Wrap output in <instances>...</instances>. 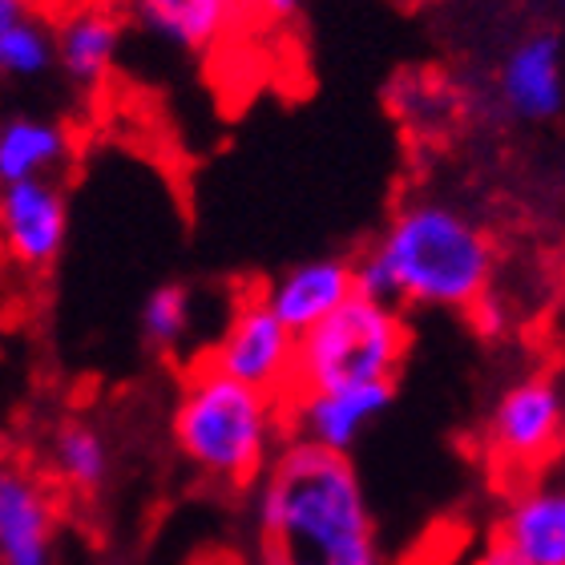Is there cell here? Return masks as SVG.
<instances>
[{
	"instance_id": "cell-17",
	"label": "cell",
	"mask_w": 565,
	"mask_h": 565,
	"mask_svg": "<svg viewBox=\"0 0 565 565\" xmlns=\"http://www.w3.org/2000/svg\"><path fill=\"white\" fill-rule=\"evenodd\" d=\"M53 73V29L33 0H0V85L41 82Z\"/></svg>"
},
{
	"instance_id": "cell-12",
	"label": "cell",
	"mask_w": 565,
	"mask_h": 565,
	"mask_svg": "<svg viewBox=\"0 0 565 565\" xmlns=\"http://www.w3.org/2000/svg\"><path fill=\"white\" fill-rule=\"evenodd\" d=\"M259 299L291 335H303L319 319H328L335 307L352 299V259L316 255V259L295 263L263 287Z\"/></svg>"
},
{
	"instance_id": "cell-9",
	"label": "cell",
	"mask_w": 565,
	"mask_h": 565,
	"mask_svg": "<svg viewBox=\"0 0 565 565\" xmlns=\"http://www.w3.org/2000/svg\"><path fill=\"white\" fill-rule=\"evenodd\" d=\"M497 102L505 109V118L521 121V126H545V121L562 118L565 61L557 29L521 36L518 45L509 49L497 70Z\"/></svg>"
},
{
	"instance_id": "cell-16",
	"label": "cell",
	"mask_w": 565,
	"mask_h": 565,
	"mask_svg": "<svg viewBox=\"0 0 565 565\" xmlns=\"http://www.w3.org/2000/svg\"><path fill=\"white\" fill-rule=\"evenodd\" d=\"M49 469L73 493L97 497L114 481V445L94 420H65L49 436Z\"/></svg>"
},
{
	"instance_id": "cell-21",
	"label": "cell",
	"mask_w": 565,
	"mask_h": 565,
	"mask_svg": "<svg viewBox=\"0 0 565 565\" xmlns=\"http://www.w3.org/2000/svg\"><path fill=\"white\" fill-rule=\"evenodd\" d=\"M307 4H311V0H247V9H255L263 21H271V24L299 21L307 12Z\"/></svg>"
},
{
	"instance_id": "cell-7",
	"label": "cell",
	"mask_w": 565,
	"mask_h": 565,
	"mask_svg": "<svg viewBox=\"0 0 565 565\" xmlns=\"http://www.w3.org/2000/svg\"><path fill=\"white\" fill-rule=\"evenodd\" d=\"M70 243V194L61 178L0 186V250L29 275L49 271Z\"/></svg>"
},
{
	"instance_id": "cell-15",
	"label": "cell",
	"mask_w": 565,
	"mask_h": 565,
	"mask_svg": "<svg viewBox=\"0 0 565 565\" xmlns=\"http://www.w3.org/2000/svg\"><path fill=\"white\" fill-rule=\"evenodd\" d=\"M77 158L70 121L49 114H4L0 118V186L61 178Z\"/></svg>"
},
{
	"instance_id": "cell-6",
	"label": "cell",
	"mask_w": 565,
	"mask_h": 565,
	"mask_svg": "<svg viewBox=\"0 0 565 565\" xmlns=\"http://www.w3.org/2000/svg\"><path fill=\"white\" fill-rule=\"evenodd\" d=\"M291 355L295 335L267 311V303L255 295H243L226 316L218 340L206 348L202 364L231 376L235 384H247L267 396H287L291 388Z\"/></svg>"
},
{
	"instance_id": "cell-11",
	"label": "cell",
	"mask_w": 565,
	"mask_h": 565,
	"mask_svg": "<svg viewBox=\"0 0 565 565\" xmlns=\"http://www.w3.org/2000/svg\"><path fill=\"white\" fill-rule=\"evenodd\" d=\"M121 41H126V24L106 4H82V9L65 12L53 29V70L82 89L97 94L118 70Z\"/></svg>"
},
{
	"instance_id": "cell-18",
	"label": "cell",
	"mask_w": 565,
	"mask_h": 565,
	"mask_svg": "<svg viewBox=\"0 0 565 565\" xmlns=\"http://www.w3.org/2000/svg\"><path fill=\"white\" fill-rule=\"evenodd\" d=\"M199 299L186 282H158L138 307V335L153 355H174L194 335Z\"/></svg>"
},
{
	"instance_id": "cell-4",
	"label": "cell",
	"mask_w": 565,
	"mask_h": 565,
	"mask_svg": "<svg viewBox=\"0 0 565 565\" xmlns=\"http://www.w3.org/2000/svg\"><path fill=\"white\" fill-rule=\"evenodd\" d=\"M408 343L413 335L401 307L367 303L352 295L311 331L295 335L287 396L352 388V384H396Z\"/></svg>"
},
{
	"instance_id": "cell-14",
	"label": "cell",
	"mask_w": 565,
	"mask_h": 565,
	"mask_svg": "<svg viewBox=\"0 0 565 565\" xmlns=\"http://www.w3.org/2000/svg\"><path fill=\"white\" fill-rule=\"evenodd\" d=\"M497 542L525 565H565V489L562 481L521 484L497 521Z\"/></svg>"
},
{
	"instance_id": "cell-22",
	"label": "cell",
	"mask_w": 565,
	"mask_h": 565,
	"mask_svg": "<svg viewBox=\"0 0 565 565\" xmlns=\"http://www.w3.org/2000/svg\"><path fill=\"white\" fill-rule=\"evenodd\" d=\"M472 565H525V562H518V557L509 554L505 545H501V542L493 537L489 545H481V554L472 557Z\"/></svg>"
},
{
	"instance_id": "cell-5",
	"label": "cell",
	"mask_w": 565,
	"mask_h": 565,
	"mask_svg": "<svg viewBox=\"0 0 565 565\" xmlns=\"http://www.w3.org/2000/svg\"><path fill=\"white\" fill-rule=\"evenodd\" d=\"M565 388L557 372H525L484 416V452L509 472H537L562 452Z\"/></svg>"
},
{
	"instance_id": "cell-20",
	"label": "cell",
	"mask_w": 565,
	"mask_h": 565,
	"mask_svg": "<svg viewBox=\"0 0 565 565\" xmlns=\"http://www.w3.org/2000/svg\"><path fill=\"white\" fill-rule=\"evenodd\" d=\"M469 316L477 319V331H481V335H505V328H509V311L501 303H497L493 291L484 295V299L477 307H472Z\"/></svg>"
},
{
	"instance_id": "cell-13",
	"label": "cell",
	"mask_w": 565,
	"mask_h": 565,
	"mask_svg": "<svg viewBox=\"0 0 565 565\" xmlns=\"http://www.w3.org/2000/svg\"><path fill=\"white\" fill-rule=\"evenodd\" d=\"M247 0H130V17L158 45L202 57L243 21Z\"/></svg>"
},
{
	"instance_id": "cell-19",
	"label": "cell",
	"mask_w": 565,
	"mask_h": 565,
	"mask_svg": "<svg viewBox=\"0 0 565 565\" xmlns=\"http://www.w3.org/2000/svg\"><path fill=\"white\" fill-rule=\"evenodd\" d=\"M388 106L404 121H413V130H433L452 114V89L433 73H401L388 85Z\"/></svg>"
},
{
	"instance_id": "cell-23",
	"label": "cell",
	"mask_w": 565,
	"mask_h": 565,
	"mask_svg": "<svg viewBox=\"0 0 565 565\" xmlns=\"http://www.w3.org/2000/svg\"><path fill=\"white\" fill-rule=\"evenodd\" d=\"M259 565H275V562H271V557H267V554H263V557H259Z\"/></svg>"
},
{
	"instance_id": "cell-8",
	"label": "cell",
	"mask_w": 565,
	"mask_h": 565,
	"mask_svg": "<svg viewBox=\"0 0 565 565\" xmlns=\"http://www.w3.org/2000/svg\"><path fill=\"white\" fill-rule=\"evenodd\" d=\"M392 401H396V384L291 392V396H282V428L291 433V440H307L316 448L352 457V448L388 413Z\"/></svg>"
},
{
	"instance_id": "cell-10",
	"label": "cell",
	"mask_w": 565,
	"mask_h": 565,
	"mask_svg": "<svg viewBox=\"0 0 565 565\" xmlns=\"http://www.w3.org/2000/svg\"><path fill=\"white\" fill-rule=\"evenodd\" d=\"M0 565H57V501L17 465H0Z\"/></svg>"
},
{
	"instance_id": "cell-3",
	"label": "cell",
	"mask_w": 565,
	"mask_h": 565,
	"mask_svg": "<svg viewBox=\"0 0 565 565\" xmlns=\"http://www.w3.org/2000/svg\"><path fill=\"white\" fill-rule=\"evenodd\" d=\"M170 433L190 469L238 489L259 481L287 428L279 396L235 384L199 360L182 380Z\"/></svg>"
},
{
	"instance_id": "cell-1",
	"label": "cell",
	"mask_w": 565,
	"mask_h": 565,
	"mask_svg": "<svg viewBox=\"0 0 565 565\" xmlns=\"http://www.w3.org/2000/svg\"><path fill=\"white\" fill-rule=\"evenodd\" d=\"M255 525L275 565H384L360 469L307 440L287 436L259 472Z\"/></svg>"
},
{
	"instance_id": "cell-2",
	"label": "cell",
	"mask_w": 565,
	"mask_h": 565,
	"mask_svg": "<svg viewBox=\"0 0 565 565\" xmlns=\"http://www.w3.org/2000/svg\"><path fill=\"white\" fill-rule=\"evenodd\" d=\"M388 271L396 307L413 311H465L493 291L497 238L460 202L416 194L401 202L376 247H367Z\"/></svg>"
}]
</instances>
